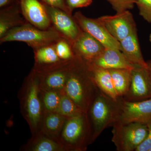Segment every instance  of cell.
I'll return each instance as SVG.
<instances>
[{"label":"cell","instance_id":"obj_21","mask_svg":"<svg viewBox=\"0 0 151 151\" xmlns=\"http://www.w3.org/2000/svg\"><path fill=\"white\" fill-rule=\"evenodd\" d=\"M67 118L56 112L44 113L40 131L58 139Z\"/></svg>","mask_w":151,"mask_h":151},{"label":"cell","instance_id":"obj_5","mask_svg":"<svg viewBox=\"0 0 151 151\" xmlns=\"http://www.w3.org/2000/svg\"><path fill=\"white\" fill-rule=\"evenodd\" d=\"M62 37L53 27L48 30H42L27 22L10 30L0 38V43L2 44L8 42H22L34 50L54 44Z\"/></svg>","mask_w":151,"mask_h":151},{"label":"cell","instance_id":"obj_10","mask_svg":"<svg viewBox=\"0 0 151 151\" xmlns=\"http://www.w3.org/2000/svg\"><path fill=\"white\" fill-rule=\"evenodd\" d=\"M98 19L119 42L137 31L133 15L129 10L117 13L113 16H104Z\"/></svg>","mask_w":151,"mask_h":151},{"label":"cell","instance_id":"obj_29","mask_svg":"<svg viewBox=\"0 0 151 151\" xmlns=\"http://www.w3.org/2000/svg\"><path fill=\"white\" fill-rule=\"evenodd\" d=\"M40 1L47 5L60 9L72 15V13L70 12L66 5L65 0H40Z\"/></svg>","mask_w":151,"mask_h":151},{"label":"cell","instance_id":"obj_8","mask_svg":"<svg viewBox=\"0 0 151 151\" xmlns=\"http://www.w3.org/2000/svg\"><path fill=\"white\" fill-rule=\"evenodd\" d=\"M43 4L52 26L63 37L73 43L82 31L73 16L60 9Z\"/></svg>","mask_w":151,"mask_h":151},{"label":"cell","instance_id":"obj_30","mask_svg":"<svg viewBox=\"0 0 151 151\" xmlns=\"http://www.w3.org/2000/svg\"><path fill=\"white\" fill-rule=\"evenodd\" d=\"M148 129L145 140L136 149V151H150L151 148V121L147 124Z\"/></svg>","mask_w":151,"mask_h":151},{"label":"cell","instance_id":"obj_9","mask_svg":"<svg viewBox=\"0 0 151 151\" xmlns=\"http://www.w3.org/2000/svg\"><path fill=\"white\" fill-rule=\"evenodd\" d=\"M73 16L81 29L99 41L105 48L121 50L120 42L111 35L98 18L87 17L80 12H76Z\"/></svg>","mask_w":151,"mask_h":151},{"label":"cell","instance_id":"obj_34","mask_svg":"<svg viewBox=\"0 0 151 151\" xmlns=\"http://www.w3.org/2000/svg\"><path fill=\"white\" fill-rule=\"evenodd\" d=\"M150 151H151V148L150 150Z\"/></svg>","mask_w":151,"mask_h":151},{"label":"cell","instance_id":"obj_20","mask_svg":"<svg viewBox=\"0 0 151 151\" xmlns=\"http://www.w3.org/2000/svg\"><path fill=\"white\" fill-rule=\"evenodd\" d=\"M24 149L31 151H67L58 139L51 137L41 131L32 135Z\"/></svg>","mask_w":151,"mask_h":151},{"label":"cell","instance_id":"obj_7","mask_svg":"<svg viewBox=\"0 0 151 151\" xmlns=\"http://www.w3.org/2000/svg\"><path fill=\"white\" fill-rule=\"evenodd\" d=\"M151 121V98L137 102H130L120 98L119 114L116 123L137 122L147 124Z\"/></svg>","mask_w":151,"mask_h":151},{"label":"cell","instance_id":"obj_1","mask_svg":"<svg viewBox=\"0 0 151 151\" xmlns=\"http://www.w3.org/2000/svg\"><path fill=\"white\" fill-rule=\"evenodd\" d=\"M98 90L88 62L76 55L70 63L64 93L87 113Z\"/></svg>","mask_w":151,"mask_h":151},{"label":"cell","instance_id":"obj_26","mask_svg":"<svg viewBox=\"0 0 151 151\" xmlns=\"http://www.w3.org/2000/svg\"><path fill=\"white\" fill-rule=\"evenodd\" d=\"M116 13L122 12L134 8L136 0H106Z\"/></svg>","mask_w":151,"mask_h":151},{"label":"cell","instance_id":"obj_23","mask_svg":"<svg viewBox=\"0 0 151 151\" xmlns=\"http://www.w3.org/2000/svg\"><path fill=\"white\" fill-rule=\"evenodd\" d=\"M40 89L44 113L56 112L59 107L62 93L55 90L42 89L40 87Z\"/></svg>","mask_w":151,"mask_h":151},{"label":"cell","instance_id":"obj_12","mask_svg":"<svg viewBox=\"0 0 151 151\" xmlns=\"http://www.w3.org/2000/svg\"><path fill=\"white\" fill-rule=\"evenodd\" d=\"M122 99L137 102L151 98V84L147 68L134 65L129 91Z\"/></svg>","mask_w":151,"mask_h":151},{"label":"cell","instance_id":"obj_18","mask_svg":"<svg viewBox=\"0 0 151 151\" xmlns=\"http://www.w3.org/2000/svg\"><path fill=\"white\" fill-rule=\"evenodd\" d=\"M87 62L98 89L115 101H119L120 98L115 89L109 70L98 67L92 63Z\"/></svg>","mask_w":151,"mask_h":151},{"label":"cell","instance_id":"obj_31","mask_svg":"<svg viewBox=\"0 0 151 151\" xmlns=\"http://www.w3.org/2000/svg\"><path fill=\"white\" fill-rule=\"evenodd\" d=\"M18 1V0H0V8L10 5Z\"/></svg>","mask_w":151,"mask_h":151},{"label":"cell","instance_id":"obj_33","mask_svg":"<svg viewBox=\"0 0 151 151\" xmlns=\"http://www.w3.org/2000/svg\"><path fill=\"white\" fill-rule=\"evenodd\" d=\"M150 41L151 42V34H150Z\"/></svg>","mask_w":151,"mask_h":151},{"label":"cell","instance_id":"obj_19","mask_svg":"<svg viewBox=\"0 0 151 151\" xmlns=\"http://www.w3.org/2000/svg\"><path fill=\"white\" fill-rule=\"evenodd\" d=\"M35 64L32 69L41 71L63 62L57 54L54 43L34 50Z\"/></svg>","mask_w":151,"mask_h":151},{"label":"cell","instance_id":"obj_17","mask_svg":"<svg viewBox=\"0 0 151 151\" xmlns=\"http://www.w3.org/2000/svg\"><path fill=\"white\" fill-rule=\"evenodd\" d=\"M137 32H133L120 42L121 51L132 65L147 68V62L141 52Z\"/></svg>","mask_w":151,"mask_h":151},{"label":"cell","instance_id":"obj_32","mask_svg":"<svg viewBox=\"0 0 151 151\" xmlns=\"http://www.w3.org/2000/svg\"><path fill=\"white\" fill-rule=\"evenodd\" d=\"M146 62L147 64V69L148 72L149 78H150L151 84V60H148Z\"/></svg>","mask_w":151,"mask_h":151},{"label":"cell","instance_id":"obj_27","mask_svg":"<svg viewBox=\"0 0 151 151\" xmlns=\"http://www.w3.org/2000/svg\"><path fill=\"white\" fill-rule=\"evenodd\" d=\"M139 14L144 19L151 23V0H136Z\"/></svg>","mask_w":151,"mask_h":151},{"label":"cell","instance_id":"obj_16","mask_svg":"<svg viewBox=\"0 0 151 151\" xmlns=\"http://www.w3.org/2000/svg\"><path fill=\"white\" fill-rule=\"evenodd\" d=\"M22 15L19 0L10 5L1 9L0 38L10 30L27 22Z\"/></svg>","mask_w":151,"mask_h":151},{"label":"cell","instance_id":"obj_22","mask_svg":"<svg viewBox=\"0 0 151 151\" xmlns=\"http://www.w3.org/2000/svg\"><path fill=\"white\" fill-rule=\"evenodd\" d=\"M109 70L116 92L120 98H122L129 91L132 79V70L115 69Z\"/></svg>","mask_w":151,"mask_h":151},{"label":"cell","instance_id":"obj_11","mask_svg":"<svg viewBox=\"0 0 151 151\" xmlns=\"http://www.w3.org/2000/svg\"><path fill=\"white\" fill-rule=\"evenodd\" d=\"M72 60L63 61L58 65L41 71H36L33 69L37 74L40 88L64 93Z\"/></svg>","mask_w":151,"mask_h":151},{"label":"cell","instance_id":"obj_28","mask_svg":"<svg viewBox=\"0 0 151 151\" xmlns=\"http://www.w3.org/2000/svg\"><path fill=\"white\" fill-rule=\"evenodd\" d=\"M92 2L93 0H65L66 5L72 13L74 9L88 6Z\"/></svg>","mask_w":151,"mask_h":151},{"label":"cell","instance_id":"obj_4","mask_svg":"<svg viewBox=\"0 0 151 151\" xmlns=\"http://www.w3.org/2000/svg\"><path fill=\"white\" fill-rule=\"evenodd\" d=\"M92 129L87 113L66 119L58 139L67 151H85L92 144Z\"/></svg>","mask_w":151,"mask_h":151},{"label":"cell","instance_id":"obj_13","mask_svg":"<svg viewBox=\"0 0 151 151\" xmlns=\"http://www.w3.org/2000/svg\"><path fill=\"white\" fill-rule=\"evenodd\" d=\"M22 16L29 23L42 30L52 27L43 3L39 0H19Z\"/></svg>","mask_w":151,"mask_h":151},{"label":"cell","instance_id":"obj_24","mask_svg":"<svg viewBox=\"0 0 151 151\" xmlns=\"http://www.w3.org/2000/svg\"><path fill=\"white\" fill-rule=\"evenodd\" d=\"M54 46L57 54L61 60L69 61L75 57L72 43L67 39L62 37L54 43Z\"/></svg>","mask_w":151,"mask_h":151},{"label":"cell","instance_id":"obj_15","mask_svg":"<svg viewBox=\"0 0 151 151\" xmlns=\"http://www.w3.org/2000/svg\"><path fill=\"white\" fill-rule=\"evenodd\" d=\"M98 67L111 70L127 69L132 70L134 65L130 63L121 50L105 48L103 52L91 62Z\"/></svg>","mask_w":151,"mask_h":151},{"label":"cell","instance_id":"obj_3","mask_svg":"<svg viewBox=\"0 0 151 151\" xmlns=\"http://www.w3.org/2000/svg\"><path fill=\"white\" fill-rule=\"evenodd\" d=\"M119 111V100L115 101L99 89L87 113L92 129V144L105 129L117 122Z\"/></svg>","mask_w":151,"mask_h":151},{"label":"cell","instance_id":"obj_14","mask_svg":"<svg viewBox=\"0 0 151 151\" xmlns=\"http://www.w3.org/2000/svg\"><path fill=\"white\" fill-rule=\"evenodd\" d=\"M72 45L75 55L88 62L94 60L105 48L99 41L83 30Z\"/></svg>","mask_w":151,"mask_h":151},{"label":"cell","instance_id":"obj_25","mask_svg":"<svg viewBox=\"0 0 151 151\" xmlns=\"http://www.w3.org/2000/svg\"><path fill=\"white\" fill-rule=\"evenodd\" d=\"M56 112L68 118L83 113L65 93H62L59 107Z\"/></svg>","mask_w":151,"mask_h":151},{"label":"cell","instance_id":"obj_6","mask_svg":"<svg viewBox=\"0 0 151 151\" xmlns=\"http://www.w3.org/2000/svg\"><path fill=\"white\" fill-rule=\"evenodd\" d=\"M112 141L118 151H136L148 133L147 124L132 122L113 125Z\"/></svg>","mask_w":151,"mask_h":151},{"label":"cell","instance_id":"obj_2","mask_svg":"<svg viewBox=\"0 0 151 151\" xmlns=\"http://www.w3.org/2000/svg\"><path fill=\"white\" fill-rule=\"evenodd\" d=\"M19 96L22 115L27 122L32 135L35 134L41 128L44 111L38 77L33 69L25 79Z\"/></svg>","mask_w":151,"mask_h":151}]
</instances>
